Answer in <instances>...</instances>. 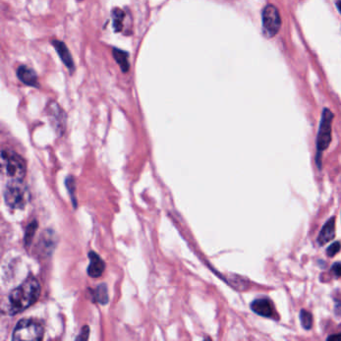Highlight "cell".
<instances>
[{
    "mask_svg": "<svg viewBox=\"0 0 341 341\" xmlns=\"http://www.w3.org/2000/svg\"><path fill=\"white\" fill-rule=\"evenodd\" d=\"M2 159L7 176L12 180H22L26 174V162L18 154L11 151H2Z\"/></svg>",
    "mask_w": 341,
    "mask_h": 341,
    "instance_id": "cell-4",
    "label": "cell"
},
{
    "mask_svg": "<svg viewBox=\"0 0 341 341\" xmlns=\"http://www.w3.org/2000/svg\"><path fill=\"white\" fill-rule=\"evenodd\" d=\"M300 321H301V324L303 326V328L305 329H310L311 326H312V323H313V318H312V315L310 312L306 311V310H301L300 312Z\"/></svg>",
    "mask_w": 341,
    "mask_h": 341,
    "instance_id": "cell-17",
    "label": "cell"
},
{
    "mask_svg": "<svg viewBox=\"0 0 341 341\" xmlns=\"http://www.w3.org/2000/svg\"><path fill=\"white\" fill-rule=\"evenodd\" d=\"M37 222L34 220L32 221L28 226H27V228H26V231H25V235H24V242H25V245L26 246H29L30 243H31V240L36 232V229H37Z\"/></svg>",
    "mask_w": 341,
    "mask_h": 341,
    "instance_id": "cell-16",
    "label": "cell"
},
{
    "mask_svg": "<svg viewBox=\"0 0 341 341\" xmlns=\"http://www.w3.org/2000/svg\"><path fill=\"white\" fill-rule=\"evenodd\" d=\"M340 249H341V244L339 242H334L327 248V254L328 256H334L339 252Z\"/></svg>",
    "mask_w": 341,
    "mask_h": 341,
    "instance_id": "cell-18",
    "label": "cell"
},
{
    "mask_svg": "<svg viewBox=\"0 0 341 341\" xmlns=\"http://www.w3.org/2000/svg\"><path fill=\"white\" fill-rule=\"evenodd\" d=\"M263 28L268 37H272L280 29L281 18L278 9L273 5H267L262 12Z\"/></svg>",
    "mask_w": 341,
    "mask_h": 341,
    "instance_id": "cell-5",
    "label": "cell"
},
{
    "mask_svg": "<svg viewBox=\"0 0 341 341\" xmlns=\"http://www.w3.org/2000/svg\"><path fill=\"white\" fill-rule=\"evenodd\" d=\"M335 236V217L330 218L325 225L322 227V229L319 233L317 242L319 245H324L331 241Z\"/></svg>",
    "mask_w": 341,
    "mask_h": 341,
    "instance_id": "cell-9",
    "label": "cell"
},
{
    "mask_svg": "<svg viewBox=\"0 0 341 341\" xmlns=\"http://www.w3.org/2000/svg\"><path fill=\"white\" fill-rule=\"evenodd\" d=\"M111 16H112V22H113V28L116 32L122 30L123 26V20L125 17L124 11L121 10L120 8H114L111 11Z\"/></svg>",
    "mask_w": 341,
    "mask_h": 341,
    "instance_id": "cell-13",
    "label": "cell"
},
{
    "mask_svg": "<svg viewBox=\"0 0 341 341\" xmlns=\"http://www.w3.org/2000/svg\"><path fill=\"white\" fill-rule=\"evenodd\" d=\"M251 309L258 315L263 317H272L274 316V306L272 302L267 298L255 299L251 303Z\"/></svg>",
    "mask_w": 341,
    "mask_h": 341,
    "instance_id": "cell-7",
    "label": "cell"
},
{
    "mask_svg": "<svg viewBox=\"0 0 341 341\" xmlns=\"http://www.w3.org/2000/svg\"><path fill=\"white\" fill-rule=\"evenodd\" d=\"M52 45L54 46L56 52L58 53V55L60 56L62 62L69 68V69H73L74 67V63H73V59H72V56L67 48V46L62 42V41H59V40H53L52 41Z\"/></svg>",
    "mask_w": 341,
    "mask_h": 341,
    "instance_id": "cell-11",
    "label": "cell"
},
{
    "mask_svg": "<svg viewBox=\"0 0 341 341\" xmlns=\"http://www.w3.org/2000/svg\"><path fill=\"white\" fill-rule=\"evenodd\" d=\"M89 259H90V264L87 268V273L90 277H99L103 274L104 269H105V263L103 260L100 258V256L91 251L89 254Z\"/></svg>",
    "mask_w": 341,
    "mask_h": 341,
    "instance_id": "cell-8",
    "label": "cell"
},
{
    "mask_svg": "<svg viewBox=\"0 0 341 341\" xmlns=\"http://www.w3.org/2000/svg\"><path fill=\"white\" fill-rule=\"evenodd\" d=\"M40 284L38 280L29 276L16 287L9 296V310L11 314L19 313L34 304L40 295Z\"/></svg>",
    "mask_w": 341,
    "mask_h": 341,
    "instance_id": "cell-1",
    "label": "cell"
},
{
    "mask_svg": "<svg viewBox=\"0 0 341 341\" xmlns=\"http://www.w3.org/2000/svg\"><path fill=\"white\" fill-rule=\"evenodd\" d=\"M331 270L336 276H341V263H335L332 266Z\"/></svg>",
    "mask_w": 341,
    "mask_h": 341,
    "instance_id": "cell-20",
    "label": "cell"
},
{
    "mask_svg": "<svg viewBox=\"0 0 341 341\" xmlns=\"http://www.w3.org/2000/svg\"><path fill=\"white\" fill-rule=\"evenodd\" d=\"M4 200L6 204L14 209L25 207L29 200V192L22 180H10L4 190Z\"/></svg>",
    "mask_w": 341,
    "mask_h": 341,
    "instance_id": "cell-2",
    "label": "cell"
},
{
    "mask_svg": "<svg viewBox=\"0 0 341 341\" xmlns=\"http://www.w3.org/2000/svg\"><path fill=\"white\" fill-rule=\"evenodd\" d=\"M108 291L105 284H100L94 291V300L100 304H106L108 302Z\"/></svg>",
    "mask_w": 341,
    "mask_h": 341,
    "instance_id": "cell-14",
    "label": "cell"
},
{
    "mask_svg": "<svg viewBox=\"0 0 341 341\" xmlns=\"http://www.w3.org/2000/svg\"><path fill=\"white\" fill-rule=\"evenodd\" d=\"M113 56H114L116 62L118 63L119 67L123 72H127L129 70V61H128V53L121 49L114 48L112 51Z\"/></svg>",
    "mask_w": 341,
    "mask_h": 341,
    "instance_id": "cell-12",
    "label": "cell"
},
{
    "mask_svg": "<svg viewBox=\"0 0 341 341\" xmlns=\"http://www.w3.org/2000/svg\"><path fill=\"white\" fill-rule=\"evenodd\" d=\"M88 336H89V327L88 326H84L83 328H82V330H81V333H80V335L76 338L77 340H86V339H88Z\"/></svg>",
    "mask_w": 341,
    "mask_h": 341,
    "instance_id": "cell-19",
    "label": "cell"
},
{
    "mask_svg": "<svg viewBox=\"0 0 341 341\" xmlns=\"http://www.w3.org/2000/svg\"><path fill=\"white\" fill-rule=\"evenodd\" d=\"M329 340H341V334H337V335H332L328 337Z\"/></svg>",
    "mask_w": 341,
    "mask_h": 341,
    "instance_id": "cell-21",
    "label": "cell"
},
{
    "mask_svg": "<svg viewBox=\"0 0 341 341\" xmlns=\"http://www.w3.org/2000/svg\"><path fill=\"white\" fill-rule=\"evenodd\" d=\"M333 119V114L328 110L324 109L321 124L319 128V133L317 137V149L318 151L325 150L331 140V122Z\"/></svg>",
    "mask_w": 341,
    "mask_h": 341,
    "instance_id": "cell-6",
    "label": "cell"
},
{
    "mask_svg": "<svg viewBox=\"0 0 341 341\" xmlns=\"http://www.w3.org/2000/svg\"><path fill=\"white\" fill-rule=\"evenodd\" d=\"M337 7H338V9H339V12L341 13V1H339V2L337 3Z\"/></svg>",
    "mask_w": 341,
    "mask_h": 341,
    "instance_id": "cell-22",
    "label": "cell"
},
{
    "mask_svg": "<svg viewBox=\"0 0 341 341\" xmlns=\"http://www.w3.org/2000/svg\"><path fill=\"white\" fill-rule=\"evenodd\" d=\"M49 113H50V115L53 116V124L56 128V130H59L60 128H63V122L62 121H59V116L61 113H62V110L57 106V104H52V106L49 107Z\"/></svg>",
    "mask_w": 341,
    "mask_h": 341,
    "instance_id": "cell-15",
    "label": "cell"
},
{
    "mask_svg": "<svg viewBox=\"0 0 341 341\" xmlns=\"http://www.w3.org/2000/svg\"><path fill=\"white\" fill-rule=\"evenodd\" d=\"M43 338V327L32 319H21L15 326L13 340H41Z\"/></svg>",
    "mask_w": 341,
    "mask_h": 341,
    "instance_id": "cell-3",
    "label": "cell"
},
{
    "mask_svg": "<svg viewBox=\"0 0 341 341\" xmlns=\"http://www.w3.org/2000/svg\"><path fill=\"white\" fill-rule=\"evenodd\" d=\"M17 76L26 85L35 86V87L38 86V79H37L36 73L34 72V70H32L31 68L25 65L18 67Z\"/></svg>",
    "mask_w": 341,
    "mask_h": 341,
    "instance_id": "cell-10",
    "label": "cell"
}]
</instances>
